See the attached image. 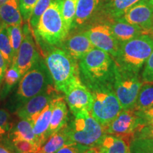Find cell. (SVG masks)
<instances>
[{
  "mask_svg": "<svg viewBox=\"0 0 153 153\" xmlns=\"http://www.w3.org/2000/svg\"><path fill=\"white\" fill-rule=\"evenodd\" d=\"M24 38L15 57L12 65L16 67L23 76L41 57L36 46V41L29 25L25 24L23 28Z\"/></svg>",
  "mask_w": 153,
  "mask_h": 153,
  "instance_id": "obj_10",
  "label": "cell"
},
{
  "mask_svg": "<svg viewBox=\"0 0 153 153\" xmlns=\"http://www.w3.org/2000/svg\"><path fill=\"white\" fill-rule=\"evenodd\" d=\"M120 19L142 28L146 34L153 25V8L148 0H140Z\"/></svg>",
  "mask_w": 153,
  "mask_h": 153,
  "instance_id": "obj_15",
  "label": "cell"
},
{
  "mask_svg": "<svg viewBox=\"0 0 153 153\" xmlns=\"http://www.w3.org/2000/svg\"><path fill=\"white\" fill-rule=\"evenodd\" d=\"M38 1V0H19V8L24 22H28Z\"/></svg>",
  "mask_w": 153,
  "mask_h": 153,
  "instance_id": "obj_34",
  "label": "cell"
},
{
  "mask_svg": "<svg viewBox=\"0 0 153 153\" xmlns=\"http://www.w3.org/2000/svg\"><path fill=\"white\" fill-rule=\"evenodd\" d=\"M66 132V126L53 134L36 153H55L65 145L72 143Z\"/></svg>",
  "mask_w": 153,
  "mask_h": 153,
  "instance_id": "obj_24",
  "label": "cell"
},
{
  "mask_svg": "<svg viewBox=\"0 0 153 153\" xmlns=\"http://www.w3.org/2000/svg\"><path fill=\"white\" fill-rule=\"evenodd\" d=\"M152 51L153 38L143 34L120 43L118 54L114 60L120 70L139 74Z\"/></svg>",
  "mask_w": 153,
  "mask_h": 153,
  "instance_id": "obj_5",
  "label": "cell"
},
{
  "mask_svg": "<svg viewBox=\"0 0 153 153\" xmlns=\"http://www.w3.org/2000/svg\"><path fill=\"white\" fill-rule=\"evenodd\" d=\"M8 0H0V6H1L3 4H4L6 1H7Z\"/></svg>",
  "mask_w": 153,
  "mask_h": 153,
  "instance_id": "obj_43",
  "label": "cell"
},
{
  "mask_svg": "<svg viewBox=\"0 0 153 153\" xmlns=\"http://www.w3.org/2000/svg\"><path fill=\"white\" fill-rule=\"evenodd\" d=\"M77 0H60V9L63 21L69 31L71 30L76 14Z\"/></svg>",
  "mask_w": 153,
  "mask_h": 153,
  "instance_id": "obj_28",
  "label": "cell"
},
{
  "mask_svg": "<svg viewBox=\"0 0 153 153\" xmlns=\"http://www.w3.org/2000/svg\"><path fill=\"white\" fill-rule=\"evenodd\" d=\"M153 106V83L145 82L139 91L137 100L133 106L136 111H141Z\"/></svg>",
  "mask_w": 153,
  "mask_h": 153,
  "instance_id": "obj_26",
  "label": "cell"
},
{
  "mask_svg": "<svg viewBox=\"0 0 153 153\" xmlns=\"http://www.w3.org/2000/svg\"><path fill=\"white\" fill-rule=\"evenodd\" d=\"M7 68H8L7 63L6 62L4 57L1 54V53L0 52V87H1V83H2L4 76L5 72Z\"/></svg>",
  "mask_w": 153,
  "mask_h": 153,
  "instance_id": "obj_39",
  "label": "cell"
},
{
  "mask_svg": "<svg viewBox=\"0 0 153 153\" xmlns=\"http://www.w3.org/2000/svg\"><path fill=\"white\" fill-rule=\"evenodd\" d=\"M142 72V79L145 82L153 83V51L144 65Z\"/></svg>",
  "mask_w": 153,
  "mask_h": 153,
  "instance_id": "obj_36",
  "label": "cell"
},
{
  "mask_svg": "<svg viewBox=\"0 0 153 153\" xmlns=\"http://www.w3.org/2000/svg\"><path fill=\"white\" fill-rule=\"evenodd\" d=\"M11 126L12 123L9 113L5 110L0 109V143L4 144L7 143Z\"/></svg>",
  "mask_w": 153,
  "mask_h": 153,
  "instance_id": "obj_32",
  "label": "cell"
},
{
  "mask_svg": "<svg viewBox=\"0 0 153 153\" xmlns=\"http://www.w3.org/2000/svg\"><path fill=\"white\" fill-rule=\"evenodd\" d=\"M84 153H99V152L97 148L93 147V148H89V149H87Z\"/></svg>",
  "mask_w": 153,
  "mask_h": 153,
  "instance_id": "obj_41",
  "label": "cell"
},
{
  "mask_svg": "<svg viewBox=\"0 0 153 153\" xmlns=\"http://www.w3.org/2000/svg\"><path fill=\"white\" fill-rule=\"evenodd\" d=\"M54 87L64 93L69 86L81 79L78 61L60 47H48L42 51Z\"/></svg>",
  "mask_w": 153,
  "mask_h": 153,
  "instance_id": "obj_2",
  "label": "cell"
},
{
  "mask_svg": "<svg viewBox=\"0 0 153 153\" xmlns=\"http://www.w3.org/2000/svg\"><path fill=\"white\" fill-rule=\"evenodd\" d=\"M140 125L136 111L131 108L122 110L104 129L105 134L130 135L133 137L134 133Z\"/></svg>",
  "mask_w": 153,
  "mask_h": 153,
  "instance_id": "obj_14",
  "label": "cell"
},
{
  "mask_svg": "<svg viewBox=\"0 0 153 153\" xmlns=\"http://www.w3.org/2000/svg\"><path fill=\"white\" fill-rule=\"evenodd\" d=\"M19 140L29 141L37 145L35 134L33 133V126L29 120L21 119L11 126L7 143Z\"/></svg>",
  "mask_w": 153,
  "mask_h": 153,
  "instance_id": "obj_23",
  "label": "cell"
},
{
  "mask_svg": "<svg viewBox=\"0 0 153 153\" xmlns=\"http://www.w3.org/2000/svg\"><path fill=\"white\" fill-rule=\"evenodd\" d=\"M33 33L41 52L48 47L61 46L70 31L61 14L60 0H53L41 16Z\"/></svg>",
  "mask_w": 153,
  "mask_h": 153,
  "instance_id": "obj_4",
  "label": "cell"
},
{
  "mask_svg": "<svg viewBox=\"0 0 153 153\" xmlns=\"http://www.w3.org/2000/svg\"><path fill=\"white\" fill-rule=\"evenodd\" d=\"M131 153H153V139L132 140Z\"/></svg>",
  "mask_w": 153,
  "mask_h": 153,
  "instance_id": "obj_33",
  "label": "cell"
},
{
  "mask_svg": "<svg viewBox=\"0 0 153 153\" xmlns=\"http://www.w3.org/2000/svg\"><path fill=\"white\" fill-rule=\"evenodd\" d=\"M23 22L19 0H8L0 6V25H22Z\"/></svg>",
  "mask_w": 153,
  "mask_h": 153,
  "instance_id": "obj_22",
  "label": "cell"
},
{
  "mask_svg": "<svg viewBox=\"0 0 153 153\" xmlns=\"http://www.w3.org/2000/svg\"><path fill=\"white\" fill-rule=\"evenodd\" d=\"M136 112L139 117L140 126L153 123V106L146 110Z\"/></svg>",
  "mask_w": 153,
  "mask_h": 153,
  "instance_id": "obj_38",
  "label": "cell"
},
{
  "mask_svg": "<svg viewBox=\"0 0 153 153\" xmlns=\"http://www.w3.org/2000/svg\"><path fill=\"white\" fill-rule=\"evenodd\" d=\"M89 148V147L85 146V145L76 143H72L65 145L55 153H84Z\"/></svg>",
  "mask_w": 153,
  "mask_h": 153,
  "instance_id": "obj_37",
  "label": "cell"
},
{
  "mask_svg": "<svg viewBox=\"0 0 153 153\" xmlns=\"http://www.w3.org/2000/svg\"><path fill=\"white\" fill-rule=\"evenodd\" d=\"M56 89L50 86L46 89L30 99L22 106L19 107L16 114L20 119L29 120L32 125L45 106L57 97Z\"/></svg>",
  "mask_w": 153,
  "mask_h": 153,
  "instance_id": "obj_12",
  "label": "cell"
},
{
  "mask_svg": "<svg viewBox=\"0 0 153 153\" xmlns=\"http://www.w3.org/2000/svg\"><path fill=\"white\" fill-rule=\"evenodd\" d=\"M68 114V109L66 101L61 96H57L53 99L52 116L47 132V140L67 125Z\"/></svg>",
  "mask_w": 153,
  "mask_h": 153,
  "instance_id": "obj_18",
  "label": "cell"
},
{
  "mask_svg": "<svg viewBox=\"0 0 153 153\" xmlns=\"http://www.w3.org/2000/svg\"><path fill=\"white\" fill-rule=\"evenodd\" d=\"M104 2V0H77L75 16L70 31L101 22Z\"/></svg>",
  "mask_w": 153,
  "mask_h": 153,
  "instance_id": "obj_11",
  "label": "cell"
},
{
  "mask_svg": "<svg viewBox=\"0 0 153 153\" xmlns=\"http://www.w3.org/2000/svg\"><path fill=\"white\" fill-rule=\"evenodd\" d=\"M148 1H149V3L150 4L151 6H152V8H153V0H148Z\"/></svg>",
  "mask_w": 153,
  "mask_h": 153,
  "instance_id": "obj_44",
  "label": "cell"
},
{
  "mask_svg": "<svg viewBox=\"0 0 153 153\" xmlns=\"http://www.w3.org/2000/svg\"><path fill=\"white\" fill-rule=\"evenodd\" d=\"M58 96V95H57ZM53 99L42 111L36 121L33 123V133L36 138V144L41 148L47 140V132L48 130L53 108Z\"/></svg>",
  "mask_w": 153,
  "mask_h": 153,
  "instance_id": "obj_21",
  "label": "cell"
},
{
  "mask_svg": "<svg viewBox=\"0 0 153 153\" xmlns=\"http://www.w3.org/2000/svg\"><path fill=\"white\" fill-rule=\"evenodd\" d=\"M22 26V25H12V26H7L9 41L14 54V58L18 53L24 38V31Z\"/></svg>",
  "mask_w": 153,
  "mask_h": 153,
  "instance_id": "obj_29",
  "label": "cell"
},
{
  "mask_svg": "<svg viewBox=\"0 0 153 153\" xmlns=\"http://www.w3.org/2000/svg\"><path fill=\"white\" fill-rule=\"evenodd\" d=\"M4 144L8 145L15 153H36L39 149L35 143L24 140L11 141Z\"/></svg>",
  "mask_w": 153,
  "mask_h": 153,
  "instance_id": "obj_31",
  "label": "cell"
},
{
  "mask_svg": "<svg viewBox=\"0 0 153 153\" xmlns=\"http://www.w3.org/2000/svg\"><path fill=\"white\" fill-rule=\"evenodd\" d=\"M53 1V0H38L37 1L33 11H32L29 21H28V25H29L30 29L33 31L37 26L41 16L48 8Z\"/></svg>",
  "mask_w": 153,
  "mask_h": 153,
  "instance_id": "obj_30",
  "label": "cell"
},
{
  "mask_svg": "<svg viewBox=\"0 0 153 153\" xmlns=\"http://www.w3.org/2000/svg\"><path fill=\"white\" fill-rule=\"evenodd\" d=\"M66 132L72 142L89 148H96L105 135L104 127L86 109L74 115L67 123Z\"/></svg>",
  "mask_w": 153,
  "mask_h": 153,
  "instance_id": "obj_6",
  "label": "cell"
},
{
  "mask_svg": "<svg viewBox=\"0 0 153 153\" xmlns=\"http://www.w3.org/2000/svg\"><path fill=\"white\" fill-rule=\"evenodd\" d=\"M76 60L79 61L86 54L94 48L85 30L70 32L60 47Z\"/></svg>",
  "mask_w": 153,
  "mask_h": 153,
  "instance_id": "obj_16",
  "label": "cell"
},
{
  "mask_svg": "<svg viewBox=\"0 0 153 153\" xmlns=\"http://www.w3.org/2000/svg\"><path fill=\"white\" fill-rule=\"evenodd\" d=\"M0 52L4 57L8 67L11 66L14 62V54L9 41L7 26L4 25H0Z\"/></svg>",
  "mask_w": 153,
  "mask_h": 153,
  "instance_id": "obj_27",
  "label": "cell"
},
{
  "mask_svg": "<svg viewBox=\"0 0 153 153\" xmlns=\"http://www.w3.org/2000/svg\"><path fill=\"white\" fill-rule=\"evenodd\" d=\"M81 81L88 89L102 85H113L116 65L105 51L94 48L79 62Z\"/></svg>",
  "mask_w": 153,
  "mask_h": 153,
  "instance_id": "obj_1",
  "label": "cell"
},
{
  "mask_svg": "<svg viewBox=\"0 0 153 153\" xmlns=\"http://www.w3.org/2000/svg\"><path fill=\"white\" fill-rule=\"evenodd\" d=\"M132 136L105 134L96 148L99 153H131Z\"/></svg>",
  "mask_w": 153,
  "mask_h": 153,
  "instance_id": "obj_17",
  "label": "cell"
},
{
  "mask_svg": "<svg viewBox=\"0 0 153 153\" xmlns=\"http://www.w3.org/2000/svg\"><path fill=\"white\" fill-rule=\"evenodd\" d=\"M64 94L66 103L72 114L75 115L84 109L90 113L93 103L92 94L81 79L69 86Z\"/></svg>",
  "mask_w": 153,
  "mask_h": 153,
  "instance_id": "obj_13",
  "label": "cell"
},
{
  "mask_svg": "<svg viewBox=\"0 0 153 153\" xmlns=\"http://www.w3.org/2000/svg\"><path fill=\"white\" fill-rule=\"evenodd\" d=\"M85 32L95 48L108 53L113 58L116 57L120 43L115 37L108 22H99L91 25Z\"/></svg>",
  "mask_w": 153,
  "mask_h": 153,
  "instance_id": "obj_9",
  "label": "cell"
},
{
  "mask_svg": "<svg viewBox=\"0 0 153 153\" xmlns=\"http://www.w3.org/2000/svg\"><path fill=\"white\" fill-rule=\"evenodd\" d=\"M89 89L93 97L90 114L103 127H106L123 110L114 87L102 85Z\"/></svg>",
  "mask_w": 153,
  "mask_h": 153,
  "instance_id": "obj_7",
  "label": "cell"
},
{
  "mask_svg": "<svg viewBox=\"0 0 153 153\" xmlns=\"http://www.w3.org/2000/svg\"><path fill=\"white\" fill-rule=\"evenodd\" d=\"M108 23L110 24L115 37L120 43L130 41L145 33L142 28L130 24L121 19H115Z\"/></svg>",
  "mask_w": 153,
  "mask_h": 153,
  "instance_id": "obj_19",
  "label": "cell"
},
{
  "mask_svg": "<svg viewBox=\"0 0 153 153\" xmlns=\"http://www.w3.org/2000/svg\"><path fill=\"white\" fill-rule=\"evenodd\" d=\"M145 35H149L153 38V25L152 27H151L150 29L146 32V34H145Z\"/></svg>",
  "mask_w": 153,
  "mask_h": 153,
  "instance_id": "obj_42",
  "label": "cell"
},
{
  "mask_svg": "<svg viewBox=\"0 0 153 153\" xmlns=\"http://www.w3.org/2000/svg\"><path fill=\"white\" fill-rule=\"evenodd\" d=\"M53 85L45 60L41 57L22 76L16 93L8 102L9 109L16 111L30 99Z\"/></svg>",
  "mask_w": 153,
  "mask_h": 153,
  "instance_id": "obj_3",
  "label": "cell"
},
{
  "mask_svg": "<svg viewBox=\"0 0 153 153\" xmlns=\"http://www.w3.org/2000/svg\"><path fill=\"white\" fill-rule=\"evenodd\" d=\"M0 153H15L8 145L0 143Z\"/></svg>",
  "mask_w": 153,
  "mask_h": 153,
  "instance_id": "obj_40",
  "label": "cell"
},
{
  "mask_svg": "<svg viewBox=\"0 0 153 153\" xmlns=\"http://www.w3.org/2000/svg\"><path fill=\"white\" fill-rule=\"evenodd\" d=\"M137 139H153V123L139 126L132 137V140Z\"/></svg>",
  "mask_w": 153,
  "mask_h": 153,
  "instance_id": "obj_35",
  "label": "cell"
},
{
  "mask_svg": "<svg viewBox=\"0 0 153 153\" xmlns=\"http://www.w3.org/2000/svg\"><path fill=\"white\" fill-rule=\"evenodd\" d=\"M140 0H104L102 7L103 17L109 22L120 19Z\"/></svg>",
  "mask_w": 153,
  "mask_h": 153,
  "instance_id": "obj_20",
  "label": "cell"
},
{
  "mask_svg": "<svg viewBox=\"0 0 153 153\" xmlns=\"http://www.w3.org/2000/svg\"><path fill=\"white\" fill-rule=\"evenodd\" d=\"M20 72L14 65L7 68L3 78V86L0 91V98L4 99L11 92L14 88L18 85L21 78Z\"/></svg>",
  "mask_w": 153,
  "mask_h": 153,
  "instance_id": "obj_25",
  "label": "cell"
},
{
  "mask_svg": "<svg viewBox=\"0 0 153 153\" xmlns=\"http://www.w3.org/2000/svg\"><path fill=\"white\" fill-rule=\"evenodd\" d=\"M143 85L139 74L122 70L116 65L113 87L123 109L133 108Z\"/></svg>",
  "mask_w": 153,
  "mask_h": 153,
  "instance_id": "obj_8",
  "label": "cell"
}]
</instances>
